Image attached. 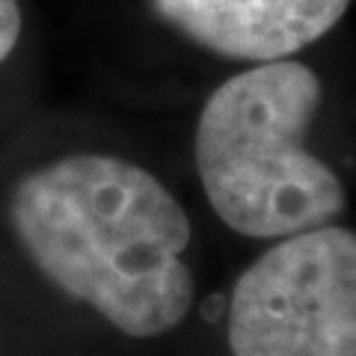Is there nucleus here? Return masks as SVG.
<instances>
[{
	"mask_svg": "<svg viewBox=\"0 0 356 356\" xmlns=\"http://www.w3.org/2000/svg\"><path fill=\"white\" fill-rule=\"evenodd\" d=\"M9 222L60 291L125 336H163L193 306L191 220L140 163L95 152L44 163L15 184Z\"/></svg>",
	"mask_w": 356,
	"mask_h": 356,
	"instance_id": "nucleus-1",
	"label": "nucleus"
},
{
	"mask_svg": "<svg viewBox=\"0 0 356 356\" xmlns=\"http://www.w3.org/2000/svg\"><path fill=\"white\" fill-rule=\"evenodd\" d=\"M324 89L297 60L229 77L196 122V170L217 217L247 238H288L348 208L341 178L306 149Z\"/></svg>",
	"mask_w": 356,
	"mask_h": 356,
	"instance_id": "nucleus-2",
	"label": "nucleus"
},
{
	"mask_svg": "<svg viewBox=\"0 0 356 356\" xmlns=\"http://www.w3.org/2000/svg\"><path fill=\"white\" fill-rule=\"evenodd\" d=\"M235 356H356V232L318 226L252 261L232 291Z\"/></svg>",
	"mask_w": 356,
	"mask_h": 356,
	"instance_id": "nucleus-3",
	"label": "nucleus"
},
{
	"mask_svg": "<svg viewBox=\"0 0 356 356\" xmlns=\"http://www.w3.org/2000/svg\"><path fill=\"white\" fill-rule=\"evenodd\" d=\"M193 44L241 63L288 60L339 24L350 0H149Z\"/></svg>",
	"mask_w": 356,
	"mask_h": 356,
	"instance_id": "nucleus-4",
	"label": "nucleus"
},
{
	"mask_svg": "<svg viewBox=\"0 0 356 356\" xmlns=\"http://www.w3.org/2000/svg\"><path fill=\"white\" fill-rule=\"evenodd\" d=\"M21 27H24V15H21L18 0H0V63L13 57L21 39Z\"/></svg>",
	"mask_w": 356,
	"mask_h": 356,
	"instance_id": "nucleus-5",
	"label": "nucleus"
}]
</instances>
